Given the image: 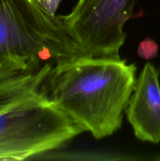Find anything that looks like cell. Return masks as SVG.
<instances>
[{"label":"cell","mask_w":160,"mask_h":161,"mask_svg":"<svg viewBox=\"0 0 160 161\" xmlns=\"http://www.w3.org/2000/svg\"><path fill=\"white\" fill-rule=\"evenodd\" d=\"M159 72L152 63L144 65L125 108L128 122L136 138L158 144L160 142Z\"/></svg>","instance_id":"cell-5"},{"label":"cell","mask_w":160,"mask_h":161,"mask_svg":"<svg viewBox=\"0 0 160 161\" xmlns=\"http://www.w3.org/2000/svg\"><path fill=\"white\" fill-rule=\"evenodd\" d=\"M136 0H78L61 24L81 55L119 58L126 38L124 25L134 14Z\"/></svg>","instance_id":"cell-4"},{"label":"cell","mask_w":160,"mask_h":161,"mask_svg":"<svg viewBox=\"0 0 160 161\" xmlns=\"http://www.w3.org/2000/svg\"><path fill=\"white\" fill-rule=\"evenodd\" d=\"M35 1H36V2H37V3H39H39H41V2H42V0H35Z\"/></svg>","instance_id":"cell-8"},{"label":"cell","mask_w":160,"mask_h":161,"mask_svg":"<svg viewBox=\"0 0 160 161\" xmlns=\"http://www.w3.org/2000/svg\"><path fill=\"white\" fill-rule=\"evenodd\" d=\"M136 67L125 60L79 55L60 61L44 80L46 94L96 139L121 128L136 84Z\"/></svg>","instance_id":"cell-1"},{"label":"cell","mask_w":160,"mask_h":161,"mask_svg":"<svg viewBox=\"0 0 160 161\" xmlns=\"http://www.w3.org/2000/svg\"><path fill=\"white\" fill-rule=\"evenodd\" d=\"M53 64L0 82V160H24L61 149L83 129L50 99Z\"/></svg>","instance_id":"cell-2"},{"label":"cell","mask_w":160,"mask_h":161,"mask_svg":"<svg viewBox=\"0 0 160 161\" xmlns=\"http://www.w3.org/2000/svg\"><path fill=\"white\" fill-rule=\"evenodd\" d=\"M61 0H42L39 5L46 13L52 16L56 15V11Z\"/></svg>","instance_id":"cell-7"},{"label":"cell","mask_w":160,"mask_h":161,"mask_svg":"<svg viewBox=\"0 0 160 161\" xmlns=\"http://www.w3.org/2000/svg\"><path fill=\"white\" fill-rule=\"evenodd\" d=\"M79 55L59 16L35 0H0V82Z\"/></svg>","instance_id":"cell-3"},{"label":"cell","mask_w":160,"mask_h":161,"mask_svg":"<svg viewBox=\"0 0 160 161\" xmlns=\"http://www.w3.org/2000/svg\"><path fill=\"white\" fill-rule=\"evenodd\" d=\"M158 45L154 39L146 38L140 42L137 48V55L144 60H152L158 57Z\"/></svg>","instance_id":"cell-6"}]
</instances>
